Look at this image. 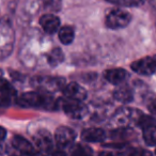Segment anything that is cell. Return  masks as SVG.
<instances>
[{
  "instance_id": "obj_25",
  "label": "cell",
  "mask_w": 156,
  "mask_h": 156,
  "mask_svg": "<svg viewBox=\"0 0 156 156\" xmlns=\"http://www.w3.org/2000/svg\"><path fill=\"white\" fill-rule=\"evenodd\" d=\"M123 154L124 156H152L149 151L143 149H128Z\"/></svg>"
},
{
  "instance_id": "obj_5",
  "label": "cell",
  "mask_w": 156,
  "mask_h": 156,
  "mask_svg": "<svg viewBox=\"0 0 156 156\" xmlns=\"http://www.w3.org/2000/svg\"><path fill=\"white\" fill-rule=\"evenodd\" d=\"M32 85L41 92L52 93V92H57L59 90L62 91L66 83L64 81V78L52 77V76H39V77L32 79Z\"/></svg>"
},
{
  "instance_id": "obj_27",
  "label": "cell",
  "mask_w": 156,
  "mask_h": 156,
  "mask_svg": "<svg viewBox=\"0 0 156 156\" xmlns=\"http://www.w3.org/2000/svg\"><path fill=\"white\" fill-rule=\"evenodd\" d=\"M51 156H67V155H66V153L63 151V149L59 147L58 150H54V151L51 152Z\"/></svg>"
},
{
  "instance_id": "obj_23",
  "label": "cell",
  "mask_w": 156,
  "mask_h": 156,
  "mask_svg": "<svg viewBox=\"0 0 156 156\" xmlns=\"http://www.w3.org/2000/svg\"><path fill=\"white\" fill-rule=\"evenodd\" d=\"M155 123H156V121L153 117H151V115H141L138 120V122H137V125L140 126L142 129H144V128L149 127V126L155 125Z\"/></svg>"
},
{
  "instance_id": "obj_8",
  "label": "cell",
  "mask_w": 156,
  "mask_h": 156,
  "mask_svg": "<svg viewBox=\"0 0 156 156\" xmlns=\"http://www.w3.org/2000/svg\"><path fill=\"white\" fill-rule=\"evenodd\" d=\"M33 142L37 151L45 155L54 151V140L50 133L46 129L37 130L33 136Z\"/></svg>"
},
{
  "instance_id": "obj_12",
  "label": "cell",
  "mask_w": 156,
  "mask_h": 156,
  "mask_svg": "<svg viewBox=\"0 0 156 156\" xmlns=\"http://www.w3.org/2000/svg\"><path fill=\"white\" fill-rule=\"evenodd\" d=\"M12 145L23 156H33L35 152H37V150H34V147H33V145L27 139H25L24 137L20 136V135H16V136L13 137Z\"/></svg>"
},
{
  "instance_id": "obj_15",
  "label": "cell",
  "mask_w": 156,
  "mask_h": 156,
  "mask_svg": "<svg viewBox=\"0 0 156 156\" xmlns=\"http://www.w3.org/2000/svg\"><path fill=\"white\" fill-rule=\"evenodd\" d=\"M106 138V133L102 128L91 127L81 133V139L86 142H102Z\"/></svg>"
},
{
  "instance_id": "obj_29",
  "label": "cell",
  "mask_w": 156,
  "mask_h": 156,
  "mask_svg": "<svg viewBox=\"0 0 156 156\" xmlns=\"http://www.w3.org/2000/svg\"><path fill=\"white\" fill-rule=\"evenodd\" d=\"M5 137H7V130H5L3 127L0 126V141L5 140Z\"/></svg>"
},
{
  "instance_id": "obj_17",
  "label": "cell",
  "mask_w": 156,
  "mask_h": 156,
  "mask_svg": "<svg viewBox=\"0 0 156 156\" xmlns=\"http://www.w3.org/2000/svg\"><path fill=\"white\" fill-rule=\"evenodd\" d=\"M63 60H64V54H63L62 49L59 47L51 48L46 56V61L52 67L58 66L59 64L63 62Z\"/></svg>"
},
{
  "instance_id": "obj_31",
  "label": "cell",
  "mask_w": 156,
  "mask_h": 156,
  "mask_svg": "<svg viewBox=\"0 0 156 156\" xmlns=\"http://www.w3.org/2000/svg\"><path fill=\"white\" fill-rule=\"evenodd\" d=\"M154 58H155V60H156V56H155V57H154Z\"/></svg>"
},
{
  "instance_id": "obj_32",
  "label": "cell",
  "mask_w": 156,
  "mask_h": 156,
  "mask_svg": "<svg viewBox=\"0 0 156 156\" xmlns=\"http://www.w3.org/2000/svg\"><path fill=\"white\" fill-rule=\"evenodd\" d=\"M155 154H156V150H155Z\"/></svg>"
},
{
  "instance_id": "obj_18",
  "label": "cell",
  "mask_w": 156,
  "mask_h": 156,
  "mask_svg": "<svg viewBox=\"0 0 156 156\" xmlns=\"http://www.w3.org/2000/svg\"><path fill=\"white\" fill-rule=\"evenodd\" d=\"M58 37H59V40L61 41V43L64 44V45H69V44H71L72 42L74 41L75 31H74L73 27L64 26L59 29Z\"/></svg>"
},
{
  "instance_id": "obj_21",
  "label": "cell",
  "mask_w": 156,
  "mask_h": 156,
  "mask_svg": "<svg viewBox=\"0 0 156 156\" xmlns=\"http://www.w3.org/2000/svg\"><path fill=\"white\" fill-rule=\"evenodd\" d=\"M69 156H93L91 147L83 144H76V147H73Z\"/></svg>"
},
{
  "instance_id": "obj_19",
  "label": "cell",
  "mask_w": 156,
  "mask_h": 156,
  "mask_svg": "<svg viewBox=\"0 0 156 156\" xmlns=\"http://www.w3.org/2000/svg\"><path fill=\"white\" fill-rule=\"evenodd\" d=\"M143 139L147 145H156V124L143 129Z\"/></svg>"
},
{
  "instance_id": "obj_4",
  "label": "cell",
  "mask_w": 156,
  "mask_h": 156,
  "mask_svg": "<svg viewBox=\"0 0 156 156\" xmlns=\"http://www.w3.org/2000/svg\"><path fill=\"white\" fill-rule=\"evenodd\" d=\"M141 115L142 113L136 109L122 107L113 113L111 125L115 128H128L132 124H137Z\"/></svg>"
},
{
  "instance_id": "obj_22",
  "label": "cell",
  "mask_w": 156,
  "mask_h": 156,
  "mask_svg": "<svg viewBox=\"0 0 156 156\" xmlns=\"http://www.w3.org/2000/svg\"><path fill=\"white\" fill-rule=\"evenodd\" d=\"M119 7H139L143 5L145 0H106Z\"/></svg>"
},
{
  "instance_id": "obj_16",
  "label": "cell",
  "mask_w": 156,
  "mask_h": 156,
  "mask_svg": "<svg viewBox=\"0 0 156 156\" xmlns=\"http://www.w3.org/2000/svg\"><path fill=\"white\" fill-rule=\"evenodd\" d=\"M113 98L115 101L123 104L130 103L134 98V92L133 89L127 85H119V87L113 91Z\"/></svg>"
},
{
  "instance_id": "obj_3",
  "label": "cell",
  "mask_w": 156,
  "mask_h": 156,
  "mask_svg": "<svg viewBox=\"0 0 156 156\" xmlns=\"http://www.w3.org/2000/svg\"><path fill=\"white\" fill-rule=\"evenodd\" d=\"M15 35L11 23L8 20H0V61L11 55L14 48Z\"/></svg>"
},
{
  "instance_id": "obj_1",
  "label": "cell",
  "mask_w": 156,
  "mask_h": 156,
  "mask_svg": "<svg viewBox=\"0 0 156 156\" xmlns=\"http://www.w3.org/2000/svg\"><path fill=\"white\" fill-rule=\"evenodd\" d=\"M49 41L39 31H31L24 37L20 48V59L25 66L34 69L41 64L49 52Z\"/></svg>"
},
{
  "instance_id": "obj_2",
  "label": "cell",
  "mask_w": 156,
  "mask_h": 156,
  "mask_svg": "<svg viewBox=\"0 0 156 156\" xmlns=\"http://www.w3.org/2000/svg\"><path fill=\"white\" fill-rule=\"evenodd\" d=\"M17 104L28 108H43L55 110L58 108L59 103L49 93L45 92H26L17 98Z\"/></svg>"
},
{
  "instance_id": "obj_6",
  "label": "cell",
  "mask_w": 156,
  "mask_h": 156,
  "mask_svg": "<svg viewBox=\"0 0 156 156\" xmlns=\"http://www.w3.org/2000/svg\"><path fill=\"white\" fill-rule=\"evenodd\" d=\"M132 15L123 9H113L107 14L105 24L109 29H122L128 26Z\"/></svg>"
},
{
  "instance_id": "obj_13",
  "label": "cell",
  "mask_w": 156,
  "mask_h": 156,
  "mask_svg": "<svg viewBox=\"0 0 156 156\" xmlns=\"http://www.w3.org/2000/svg\"><path fill=\"white\" fill-rule=\"evenodd\" d=\"M40 25L47 34H54L58 32L60 28V20L54 14H45L40 18Z\"/></svg>"
},
{
  "instance_id": "obj_30",
  "label": "cell",
  "mask_w": 156,
  "mask_h": 156,
  "mask_svg": "<svg viewBox=\"0 0 156 156\" xmlns=\"http://www.w3.org/2000/svg\"><path fill=\"white\" fill-rule=\"evenodd\" d=\"M2 75V71H1V69H0V76Z\"/></svg>"
},
{
  "instance_id": "obj_7",
  "label": "cell",
  "mask_w": 156,
  "mask_h": 156,
  "mask_svg": "<svg viewBox=\"0 0 156 156\" xmlns=\"http://www.w3.org/2000/svg\"><path fill=\"white\" fill-rule=\"evenodd\" d=\"M60 105L67 115H69L72 118H75V119H81L88 112L87 107L80 101L63 98L60 101Z\"/></svg>"
},
{
  "instance_id": "obj_10",
  "label": "cell",
  "mask_w": 156,
  "mask_h": 156,
  "mask_svg": "<svg viewBox=\"0 0 156 156\" xmlns=\"http://www.w3.org/2000/svg\"><path fill=\"white\" fill-rule=\"evenodd\" d=\"M130 67L137 74L149 76L156 73V60L154 57L153 58L152 57H145V58L139 59V60L133 62Z\"/></svg>"
},
{
  "instance_id": "obj_28",
  "label": "cell",
  "mask_w": 156,
  "mask_h": 156,
  "mask_svg": "<svg viewBox=\"0 0 156 156\" xmlns=\"http://www.w3.org/2000/svg\"><path fill=\"white\" fill-rule=\"evenodd\" d=\"M149 110L151 111L153 115H156V98H154L149 104Z\"/></svg>"
},
{
  "instance_id": "obj_9",
  "label": "cell",
  "mask_w": 156,
  "mask_h": 156,
  "mask_svg": "<svg viewBox=\"0 0 156 156\" xmlns=\"http://www.w3.org/2000/svg\"><path fill=\"white\" fill-rule=\"evenodd\" d=\"M76 139V134L72 128L67 126H60L55 133V141L60 149H66L71 147Z\"/></svg>"
},
{
  "instance_id": "obj_26",
  "label": "cell",
  "mask_w": 156,
  "mask_h": 156,
  "mask_svg": "<svg viewBox=\"0 0 156 156\" xmlns=\"http://www.w3.org/2000/svg\"><path fill=\"white\" fill-rule=\"evenodd\" d=\"M10 100H11V98H8V96H5V95H3V94L0 93V107L9 106Z\"/></svg>"
},
{
  "instance_id": "obj_24",
  "label": "cell",
  "mask_w": 156,
  "mask_h": 156,
  "mask_svg": "<svg viewBox=\"0 0 156 156\" xmlns=\"http://www.w3.org/2000/svg\"><path fill=\"white\" fill-rule=\"evenodd\" d=\"M43 5L49 11H59L61 8V0H43Z\"/></svg>"
},
{
  "instance_id": "obj_20",
  "label": "cell",
  "mask_w": 156,
  "mask_h": 156,
  "mask_svg": "<svg viewBox=\"0 0 156 156\" xmlns=\"http://www.w3.org/2000/svg\"><path fill=\"white\" fill-rule=\"evenodd\" d=\"M0 93L12 98L16 96V90L14 89V87L10 81L5 80L3 78H0Z\"/></svg>"
},
{
  "instance_id": "obj_11",
  "label": "cell",
  "mask_w": 156,
  "mask_h": 156,
  "mask_svg": "<svg viewBox=\"0 0 156 156\" xmlns=\"http://www.w3.org/2000/svg\"><path fill=\"white\" fill-rule=\"evenodd\" d=\"M62 93L64 98H71V100H76L83 102L87 98V91L83 89L80 85L76 83H71L64 86L62 89Z\"/></svg>"
},
{
  "instance_id": "obj_14",
  "label": "cell",
  "mask_w": 156,
  "mask_h": 156,
  "mask_svg": "<svg viewBox=\"0 0 156 156\" xmlns=\"http://www.w3.org/2000/svg\"><path fill=\"white\" fill-rule=\"evenodd\" d=\"M104 77L106 78V80L108 83L115 86H119L122 85L126 80V78L128 77V74L124 69L115 67V69H110L105 71Z\"/></svg>"
}]
</instances>
